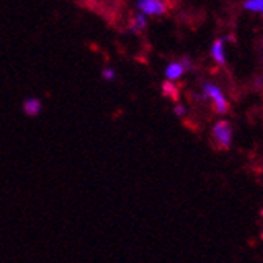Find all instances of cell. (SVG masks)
I'll return each mask as SVG.
<instances>
[{
    "label": "cell",
    "mask_w": 263,
    "mask_h": 263,
    "mask_svg": "<svg viewBox=\"0 0 263 263\" xmlns=\"http://www.w3.org/2000/svg\"><path fill=\"white\" fill-rule=\"evenodd\" d=\"M174 114H175L177 117H184V115L187 114V107H186L183 103H177V104L174 106Z\"/></svg>",
    "instance_id": "11"
},
{
    "label": "cell",
    "mask_w": 263,
    "mask_h": 263,
    "mask_svg": "<svg viewBox=\"0 0 263 263\" xmlns=\"http://www.w3.org/2000/svg\"><path fill=\"white\" fill-rule=\"evenodd\" d=\"M202 95L205 97L206 101L211 103V107L213 110L222 115V114H227L229 112V101L226 98V95L222 93V90L216 85V84H213V82H203L202 84Z\"/></svg>",
    "instance_id": "1"
},
{
    "label": "cell",
    "mask_w": 263,
    "mask_h": 263,
    "mask_svg": "<svg viewBox=\"0 0 263 263\" xmlns=\"http://www.w3.org/2000/svg\"><path fill=\"white\" fill-rule=\"evenodd\" d=\"M211 59L218 65L226 63V47H224V38L216 40L211 44Z\"/></svg>",
    "instance_id": "6"
},
{
    "label": "cell",
    "mask_w": 263,
    "mask_h": 263,
    "mask_svg": "<svg viewBox=\"0 0 263 263\" xmlns=\"http://www.w3.org/2000/svg\"><path fill=\"white\" fill-rule=\"evenodd\" d=\"M162 91H164L165 97H171L172 100H177V97H178V93L175 91V87H174L172 82H169V81H167V82L162 85Z\"/></svg>",
    "instance_id": "9"
},
{
    "label": "cell",
    "mask_w": 263,
    "mask_h": 263,
    "mask_svg": "<svg viewBox=\"0 0 263 263\" xmlns=\"http://www.w3.org/2000/svg\"><path fill=\"white\" fill-rule=\"evenodd\" d=\"M101 78H103L104 81H107V82H112V81H115V78H117L115 69H114V68H109V66H106V68L101 71Z\"/></svg>",
    "instance_id": "10"
},
{
    "label": "cell",
    "mask_w": 263,
    "mask_h": 263,
    "mask_svg": "<svg viewBox=\"0 0 263 263\" xmlns=\"http://www.w3.org/2000/svg\"><path fill=\"white\" fill-rule=\"evenodd\" d=\"M145 27H147V16L137 11V14L133 17V21L129 24V32L139 33V32H142Z\"/></svg>",
    "instance_id": "7"
},
{
    "label": "cell",
    "mask_w": 263,
    "mask_h": 263,
    "mask_svg": "<svg viewBox=\"0 0 263 263\" xmlns=\"http://www.w3.org/2000/svg\"><path fill=\"white\" fill-rule=\"evenodd\" d=\"M213 143L219 150H230L233 143V128L229 120H218L211 128Z\"/></svg>",
    "instance_id": "2"
},
{
    "label": "cell",
    "mask_w": 263,
    "mask_h": 263,
    "mask_svg": "<svg viewBox=\"0 0 263 263\" xmlns=\"http://www.w3.org/2000/svg\"><path fill=\"white\" fill-rule=\"evenodd\" d=\"M245 8L248 11H254V13L263 14V0H246Z\"/></svg>",
    "instance_id": "8"
},
{
    "label": "cell",
    "mask_w": 263,
    "mask_h": 263,
    "mask_svg": "<svg viewBox=\"0 0 263 263\" xmlns=\"http://www.w3.org/2000/svg\"><path fill=\"white\" fill-rule=\"evenodd\" d=\"M186 73V69L183 66L181 62H172L165 66V71H164V74H165V79L169 81V82H177L183 78V74Z\"/></svg>",
    "instance_id": "4"
},
{
    "label": "cell",
    "mask_w": 263,
    "mask_h": 263,
    "mask_svg": "<svg viewBox=\"0 0 263 263\" xmlns=\"http://www.w3.org/2000/svg\"><path fill=\"white\" fill-rule=\"evenodd\" d=\"M139 13L148 16H161L165 13V4L162 0H139L137 2Z\"/></svg>",
    "instance_id": "3"
},
{
    "label": "cell",
    "mask_w": 263,
    "mask_h": 263,
    "mask_svg": "<svg viewBox=\"0 0 263 263\" xmlns=\"http://www.w3.org/2000/svg\"><path fill=\"white\" fill-rule=\"evenodd\" d=\"M22 110L27 117H36L41 114L43 110V104L40 101V98H35V97H30V98H26L22 103Z\"/></svg>",
    "instance_id": "5"
}]
</instances>
